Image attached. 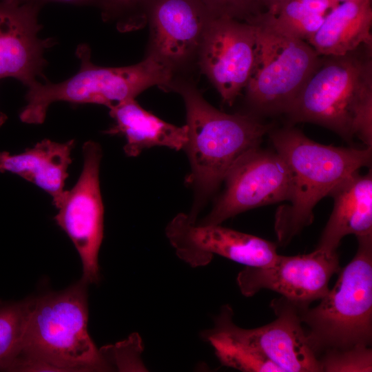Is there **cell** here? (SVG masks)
<instances>
[{"label": "cell", "instance_id": "28", "mask_svg": "<svg viewBox=\"0 0 372 372\" xmlns=\"http://www.w3.org/2000/svg\"><path fill=\"white\" fill-rule=\"evenodd\" d=\"M112 6L124 8L132 5L137 0H107Z\"/></svg>", "mask_w": 372, "mask_h": 372}, {"label": "cell", "instance_id": "19", "mask_svg": "<svg viewBox=\"0 0 372 372\" xmlns=\"http://www.w3.org/2000/svg\"><path fill=\"white\" fill-rule=\"evenodd\" d=\"M372 0H349L334 8L307 41L320 56L372 48Z\"/></svg>", "mask_w": 372, "mask_h": 372}, {"label": "cell", "instance_id": "9", "mask_svg": "<svg viewBox=\"0 0 372 372\" xmlns=\"http://www.w3.org/2000/svg\"><path fill=\"white\" fill-rule=\"evenodd\" d=\"M83 167L75 185L66 191L54 216L76 249L83 265L82 280L97 282L99 252L103 238L104 207L100 189L102 149L99 143L83 146Z\"/></svg>", "mask_w": 372, "mask_h": 372}, {"label": "cell", "instance_id": "22", "mask_svg": "<svg viewBox=\"0 0 372 372\" xmlns=\"http://www.w3.org/2000/svg\"><path fill=\"white\" fill-rule=\"evenodd\" d=\"M31 299L0 303V369L8 370L16 357L31 304Z\"/></svg>", "mask_w": 372, "mask_h": 372}, {"label": "cell", "instance_id": "17", "mask_svg": "<svg viewBox=\"0 0 372 372\" xmlns=\"http://www.w3.org/2000/svg\"><path fill=\"white\" fill-rule=\"evenodd\" d=\"M74 145V140L58 143L45 138L18 154L0 152V172L13 173L36 185L52 196L58 208L66 192Z\"/></svg>", "mask_w": 372, "mask_h": 372}, {"label": "cell", "instance_id": "2", "mask_svg": "<svg viewBox=\"0 0 372 372\" xmlns=\"http://www.w3.org/2000/svg\"><path fill=\"white\" fill-rule=\"evenodd\" d=\"M358 50L323 56L286 114L293 122L318 124L372 147L371 49Z\"/></svg>", "mask_w": 372, "mask_h": 372}, {"label": "cell", "instance_id": "13", "mask_svg": "<svg viewBox=\"0 0 372 372\" xmlns=\"http://www.w3.org/2000/svg\"><path fill=\"white\" fill-rule=\"evenodd\" d=\"M255 39V25L250 22L211 14L207 23L201 40L202 67L229 105L247 83Z\"/></svg>", "mask_w": 372, "mask_h": 372}, {"label": "cell", "instance_id": "12", "mask_svg": "<svg viewBox=\"0 0 372 372\" xmlns=\"http://www.w3.org/2000/svg\"><path fill=\"white\" fill-rule=\"evenodd\" d=\"M337 251L317 247L307 254L278 255L265 267H245L237 276L241 293L251 297L262 289L282 295L302 308L320 300L329 291L332 276L339 270Z\"/></svg>", "mask_w": 372, "mask_h": 372}, {"label": "cell", "instance_id": "21", "mask_svg": "<svg viewBox=\"0 0 372 372\" xmlns=\"http://www.w3.org/2000/svg\"><path fill=\"white\" fill-rule=\"evenodd\" d=\"M202 337L211 344L223 366L243 372H283L260 352L223 333L208 329L203 332Z\"/></svg>", "mask_w": 372, "mask_h": 372}, {"label": "cell", "instance_id": "27", "mask_svg": "<svg viewBox=\"0 0 372 372\" xmlns=\"http://www.w3.org/2000/svg\"><path fill=\"white\" fill-rule=\"evenodd\" d=\"M262 13L276 8L283 0H256Z\"/></svg>", "mask_w": 372, "mask_h": 372}, {"label": "cell", "instance_id": "10", "mask_svg": "<svg viewBox=\"0 0 372 372\" xmlns=\"http://www.w3.org/2000/svg\"><path fill=\"white\" fill-rule=\"evenodd\" d=\"M165 233L177 256L194 268L218 255L245 267H265L278 257L276 245L265 239L222 227L192 222L187 214L174 216Z\"/></svg>", "mask_w": 372, "mask_h": 372}, {"label": "cell", "instance_id": "8", "mask_svg": "<svg viewBox=\"0 0 372 372\" xmlns=\"http://www.w3.org/2000/svg\"><path fill=\"white\" fill-rule=\"evenodd\" d=\"M271 307L276 318L266 325L244 329L233 321L234 312L223 305L214 318L211 330L260 352L283 372H318L321 366L304 331L302 308L287 298L274 300Z\"/></svg>", "mask_w": 372, "mask_h": 372}, {"label": "cell", "instance_id": "16", "mask_svg": "<svg viewBox=\"0 0 372 372\" xmlns=\"http://www.w3.org/2000/svg\"><path fill=\"white\" fill-rule=\"evenodd\" d=\"M333 209L322 233L318 247L337 251L341 240L372 234V174L353 173L329 194Z\"/></svg>", "mask_w": 372, "mask_h": 372}, {"label": "cell", "instance_id": "6", "mask_svg": "<svg viewBox=\"0 0 372 372\" xmlns=\"http://www.w3.org/2000/svg\"><path fill=\"white\" fill-rule=\"evenodd\" d=\"M355 256L331 289L301 312L308 341L320 351L370 347L372 340V234L357 236Z\"/></svg>", "mask_w": 372, "mask_h": 372}, {"label": "cell", "instance_id": "3", "mask_svg": "<svg viewBox=\"0 0 372 372\" xmlns=\"http://www.w3.org/2000/svg\"><path fill=\"white\" fill-rule=\"evenodd\" d=\"M269 132L290 175L288 203L279 207L275 220L278 240L286 245L311 224L313 208L322 198L344 178L371 165L372 147L322 145L291 127Z\"/></svg>", "mask_w": 372, "mask_h": 372}, {"label": "cell", "instance_id": "1", "mask_svg": "<svg viewBox=\"0 0 372 372\" xmlns=\"http://www.w3.org/2000/svg\"><path fill=\"white\" fill-rule=\"evenodd\" d=\"M86 283L32 298L18 353L7 371H110L87 331Z\"/></svg>", "mask_w": 372, "mask_h": 372}, {"label": "cell", "instance_id": "18", "mask_svg": "<svg viewBox=\"0 0 372 372\" xmlns=\"http://www.w3.org/2000/svg\"><path fill=\"white\" fill-rule=\"evenodd\" d=\"M109 109L116 124L105 132L125 137L123 149L127 156H137L143 150L154 146L178 151L188 141L187 125L180 127L163 121L141 107L135 99L119 102Z\"/></svg>", "mask_w": 372, "mask_h": 372}, {"label": "cell", "instance_id": "25", "mask_svg": "<svg viewBox=\"0 0 372 372\" xmlns=\"http://www.w3.org/2000/svg\"><path fill=\"white\" fill-rule=\"evenodd\" d=\"M214 16H228L249 21L262 14L256 0H201Z\"/></svg>", "mask_w": 372, "mask_h": 372}, {"label": "cell", "instance_id": "14", "mask_svg": "<svg viewBox=\"0 0 372 372\" xmlns=\"http://www.w3.org/2000/svg\"><path fill=\"white\" fill-rule=\"evenodd\" d=\"M40 8L20 0H0V79L12 77L28 87L42 75L43 53L53 41L38 37Z\"/></svg>", "mask_w": 372, "mask_h": 372}, {"label": "cell", "instance_id": "26", "mask_svg": "<svg viewBox=\"0 0 372 372\" xmlns=\"http://www.w3.org/2000/svg\"><path fill=\"white\" fill-rule=\"evenodd\" d=\"M23 2L32 3L41 6L48 2H61L76 5H87L95 2L96 0H20Z\"/></svg>", "mask_w": 372, "mask_h": 372}, {"label": "cell", "instance_id": "30", "mask_svg": "<svg viewBox=\"0 0 372 372\" xmlns=\"http://www.w3.org/2000/svg\"><path fill=\"white\" fill-rule=\"evenodd\" d=\"M338 2L340 3H342V2H344V1H349V0H337Z\"/></svg>", "mask_w": 372, "mask_h": 372}, {"label": "cell", "instance_id": "23", "mask_svg": "<svg viewBox=\"0 0 372 372\" xmlns=\"http://www.w3.org/2000/svg\"><path fill=\"white\" fill-rule=\"evenodd\" d=\"M321 371L369 372L372 371V351L370 347L342 350H328L319 359Z\"/></svg>", "mask_w": 372, "mask_h": 372}, {"label": "cell", "instance_id": "15", "mask_svg": "<svg viewBox=\"0 0 372 372\" xmlns=\"http://www.w3.org/2000/svg\"><path fill=\"white\" fill-rule=\"evenodd\" d=\"M211 14L201 0H156L152 9L154 54L171 63L197 46Z\"/></svg>", "mask_w": 372, "mask_h": 372}, {"label": "cell", "instance_id": "11", "mask_svg": "<svg viewBox=\"0 0 372 372\" xmlns=\"http://www.w3.org/2000/svg\"><path fill=\"white\" fill-rule=\"evenodd\" d=\"M225 189L200 225H220L238 214L263 205L287 201L290 175L284 159L276 152L254 149L231 167Z\"/></svg>", "mask_w": 372, "mask_h": 372}, {"label": "cell", "instance_id": "29", "mask_svg": "<svg viewBox=\"0 0 372 372\" xmlns=\"http://www.w3.org/2000/svg\"><path fill=\"white\" fill-rule=\"evenodd\" d=\"M6 119L7 116L6 114L0 111V126L4 123Z\"/></svg>", "mask_w": 372, "mask_h": 372}, {"label": "cell", "instance_id": "5", "mask_svg": "<svg viewBox=\"0 0 372 372\" xmlns=\"http://www.w3.org/2000/svg\"><path fill=\"white\" fill-rule=\"evenodd\" d=\"M76 55L80 68L73 76L59 83L36 81L28 86L27 104L19 115L22 122L42 123L50 105L56 101L96 103L110 108L134 99L149 87L169 85L172 77L171 64L154 53L138 63L120 68L95 65L85 43L78 46Z\"/></svg>", "mask_w": 372, "mask_h": 372}, {"label": "cell", "instance_id": "20", "mask_svg": "<svg viewBox=\"0 0 372 372\" xmlns=\"http://www.w3.org/2000/svg\"><path fill=\"white\" fill-rule=\"evenodd\" d=\"M339 3L337 0H283L261 16L280 30L308 41Z\"/></svg>", "mask_w": 372, "mask_h": 372}, {"label": "cell", "instance_id": "4", "mask_svg": "<svg viewBox=\"0 0 372 372\" xmlns=\"http://www.w3.org/2000/svg\"><path fill=\"white\" fill-rule=\"evenodd\" d=\"M178 91L185 101L188 127L184 149L191 169L185 183L194 192L187 215L195 223L199 211L231 167L245 154L259 147L270 127L252 115L218 110L192 87H180Z\"/></svg>", "mask_w": 372, "mask_h": 372}, {"label": "cell", "instance_id": "24", "mask_svg": "<svg viewBox=\"0 0 372 372\" xmlns=\"http://www.w3.org/2000/svg\"><path fill=\"white\" fill-rule=\"evenodd\" d=\"M143 350L141 338L136 333L127 340L100 349L111 369L114 365L120 371H147L141 357Z\"/></svg>", "mask_w": 372, "mask_h": 372}, {"label": "cell", "instance_id": "7", "mask_svg": "<svg viewBox=\"0 0 372 372\" xmlns=\"http://www.w3.org/2000/svg\"><path fill=\"white\" fill-rule=\"evenodd\" d=\"M248 22L255 25L256 39L247 99L259 113L286 114L321 56L307 41L280 30L261 14Z\"/></svg>", "mask_w": 372, "mask_h": 372}]
</instances>
